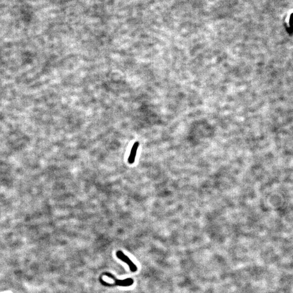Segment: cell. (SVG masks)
Returning a JSON list of instances; mask_svg holds the SVG:
<instances>
[{
	"mask_svg": "<svg viewBox=\"0 0 293 293\" xmlns=\"http://www.w3.org/2000/svg\"><path fill=\"white\" fill-rule=\"evenodd\" d=\"M104 275H106L110 278H111L115 281L114 283H109L108 282L104 281L103 280L100 279V282L103 285L108 287H112L114 286H122V287H128L131 286L134 283V280L132 279H126L125 280H117L112 274L110 273H104Z\"/></svg>",
	"mask_w": 293,
	"mask_h": 293,
	"instance_id": "obj_1",
	"label": "cell"
},
{
	"mask_svg": "<svg viewBox=\"0 0 293 293\" xmlns=\"http://www.w3.org/2000/svg\"><path fill=\"white\" fill-rule=\"evenodd\" d=\"M139 147V142H136L135 143H134L133 147L131 148V152H130V155L128 157V163L129 164H133L134 162H135V157H136V153H137V152H138V148Z\"/></svg>",
	"mask_w": 293,
	"mask_h": 293,
	"instance_id": "obj_3",
	"label": "cell"
},
{
	"mask_svg": "<svg viewBox=\"0 0 293 293\" xmlns=\"http://www.w3.org/2000/svg\"><path fill=\"white\" fill-rule=\"evenodd\" d=\"M116 256L118 257L119 260H122L123 262L128 265L130 268V271L135 272L138 270V268L136 266V265L130 260L129 257L125 255L121 251H118L116 253Z\"/></svg>",
	"mask_w": 293,
	"mask_h": 293,
	"instance_id": "obj_2",
	"label": "cell"
}]
</instances>
